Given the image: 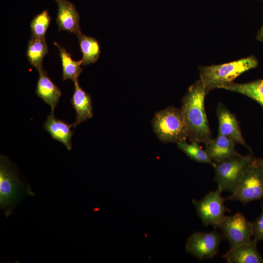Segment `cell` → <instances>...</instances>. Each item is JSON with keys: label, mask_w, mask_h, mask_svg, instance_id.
Listing matches in <instances>:
<instances>
[{"label": "cell", "mask_w": 263, "mask_h": 263, "mask_svg": "<svg viewBox=\"0 0 263 263\" xmlns=\"http://www.w3.org/2000/svg\"><path fill=\"white\" fill-rule=\"evenodd\" d=\"M50 22L51 17L46 10L35 16L30 23L31 37L45 38V34Z\"/></svg>", "instance_id": "22"}, {"label": "cell", "mask_w": 263, "mask_h": 263, "mask_svg": "<svg viewBox=\"0 0 263 263\" xmlns=\"http://www.w3.org/2000/svg\"><path fill=\"white\" fill-rule=\"evenodd\" d=\"M39 76L37 83L36 93L46 104L51 108L54 113L61 95L59 88L52 81L47 72L42 67L38 71Z\"/></svg>", "instance_id": "15"}, {"label": "cell", "mask_w": 263, "mask_h": 263, "mask_svg": "<svg viewBox=\"0 0 263 263\" xmlns=\"http://www.w3.org/2000/svg\"><path fill=\"white\" fill-rule=\"evenodd\" d=\"M222 191L218 187L216 190L209 191L201 199L192 200L196 212L204 225L218 227L225 213L230 211L225 206L226 198L222 197Z\"/></svg>", "instance_id": "7"}, {"label": "cell", "mask_w": 263, "mask_h": 263, "mask_svg": "<svg viewBox=\"0 0 263 263\" xmlns=\"http://www.w3.org/2000/svg\"><path fill=\"white\" fill-rule=\"evenodd\" d=\"M216 113L219 122L218 134H222L246 148L253 154L251 149L245 141L235 116L222 103H219Z\"/></svg>", "instance_id": "10"}, {"label": "cell", "mask_w": 263, "mask_h": 263, "mask_svg": "<svg viewBox=\"0 0 263 263\" xmlns=\"http://www.w3.org/2000/svg\"><path fill=\"white\" fill-rule=\"evenodd\" d=\"M255 158L226 199L246 204L263 198V173L255 163Z\"/></svg>", "instance_id": "6"}, {"label": "cell", "mask_w": 263, "mask_h": 263, "mask_svg": "<svg viewBox=\"0 0 263 263\" xmlns=\"http://www.w3.org/2000/svg\"><path fill=\"white\" fill-rule=\"evenodd\" d=\"M219 89L244 94L258 103L263 108V79L242 84L231 82L222 85Z\"/></svg>", "instance_id": "17"}, {"label": "cell", "mask_w": 263, "mask_h": 263, "mask_svg": "<svg viewBox=\"0 0 263 263\" xmlns=\"http://www.w3.org/2000/svg\"><path fill=\"white\" fill-rule=\"evenodd\" d=\"M207 94L204 85L199 79L189 87L183 98L181 109L190 142L205 144L213 138L205 109Z\"/></svg>", "instance_id": "1"}, {"label": "cell", "mask_w": 263, "mask_h": 263, "mask_svg": "<svg viewBox=\"0 0 263 263\" xmlns=\"http://www.w3.org/2000/svg\"><path fill=\"white\" fill-rule=\"evenodd\" d=\"M199 144L195 141H191L189 144L186 140L177 143L178 148L190 159L198 163L209 164L214 168L216 163L211 160L206 151L202 149Z\"/></svg>", "instance_id": "21"}, {"label": "cell", "mask_w": 263, "mask_h": 263, "mask_svg": "<svg viewBox=\"0 0 263 263\" xmlns=\"http://www.w3.org/2000/svg\"><path fill=\"white\" fill-rule=\"evenodd\" d=\"M258 60L254 56L222 64L200 67V79L207 94L211 90L233 82L244 72L256 68Z\"/></svg>", "instance_id": "3"}, {"label": "cell", "mask_w": 263, "mask_h": 263, "mask_svg": "<svg viewBox=\"0 0 263 263\" xmlns=\"http://www.w3.org/2000/svg\"><path fill=\"white\" fill-rule=\"evenodd\" d=\"M222 237L216 230L194 232L187 241L186 251L200 260L213 258L219 252Z\"/></svg>", "instance_id": "9"}, {"label": "cell", "mask_w": 263, "mask_h": 263, "mask_svg": "<svg viewBox=\"0 0 263 263\" xmlns=\"http://www.w3.org/2000/svg\"><path fill=\"white\" fill-rule=\"evenodd\" d=\"M255 162L258 167L259 168L262 173H263V158H255Z\"/></svg>", "instance_id": "24"}, {"label": "cell", "mask_w": 263, "mask_h": 263, "mask_svg": "<svg viewBox=\"0 0 263 263\" xmlns=\"http://www.w3.org/2000/svg\"><path fill=\"white\" fill-rule=\"evenodd\" d=\"M205 150L215 163H220L238 153L235 150V143L231 139L220 134L205 143Z\"/></svg>", "instance_id": "13"}, {"label": "cell", "mask_w": 263, "mask_h": 263, "mask_svg": "<svg viewBox=\"0 0 263 263\" xmlns=\"http://www.w3.org/2000/svg\"><path fill=\"white\" fill-rule=\"evenodd\" d=\"M57 5L56 18L59 31L75 34L81 33L79 25L80 16L75 6L68 0H55Z\"/></svg>", "instance_id": "11"}, {"label": "cell", "mask_w": 263, "mask_h": 263, "mask_svg": "<svg viewBox=\"0 0 263 263\" xmlns=\"http://www.w3.org/2000/svg\"><path fill=\"white\" fill-rule=\"evenodd\" d=\"M256 38L258 40L263 42V24L260 30L258 32Z\"/></svg>", "instance_id": "25"}, {"label": "cell", "mask_w": 263, "mask_h": 263, "mask_svg": "<svg viewBox=\"0 0 263 263\" xmlns=\"http://www.w3.org/2000/svg\"><path fill=\"white\" fill-rule=\"evenodd\" d=\"M154 132L164 143H177L188 138L187 124L181 109L168 107L155 114L152 121Z\"/></svg>", "instance_id": "4"}, {"label": "cell", "mask_w": 263, "mask_h": 263, "mask_svg": "<svg viewBox=\"0 0 263 263\" xmlns=\"http://www.w3.org/2000/svg\"><path fill=\"white\" fill-rule=\"evenodd\" d=\"M80 50L82 54V65H89L96 62L100 54L98 41L91 37L81 33L77 36Z\"/></svg>", "instance_id": "20"}, {"label": "cell", "mask_w": 263, "mask_h": 263, "mask_svg": "<svg viewBox=\"0 0 263 263\" xmlns=\"http://www.w3.org/2000/svg\"><path fill=\"white\" fill-rule=\"evenodd\" d=\"M255 157L252 154L239 153L220 163L214 167V181L222 190L232 192Z\"/></svg>", "instance_id": "5"}, {"label": "cell", "mask_w": 263, "mask_h": 263, "mask_svg": "<svg viewBox=\"0 0 263 263\" xmlns=\"http://www.w3.org/2000/svg\"><path fill=\"white\" fill-rule=\"evenodd\" d=\"M74 124H69L55 117L54 113L49 114L43 124L44 129L51 137L62 143L66 148L71 150L72 148V138L74 132L71 130Z\"/></svg>", "instance_id": "16"}, {"label": "cell", "mask_w": 263, "mask_h": 263, "mask_svg": "<svg viewBox=\"0 0 263 263\" xmlns=\"http://www.w3.org/2000/svg\"><path fill=\"white\" fill-rule=\"evenodd\" d=\"M257 243L253 239L250 242L230 247L223 257L228 263H263Z\"/></svg>", "instance_id": "14"}, {"label": "cell", "mask_w": 263, "mask_h": 263, "mask_svg": "<svg viewBox=\"0 0 263 263\" xmlns=\"http://www.w3.org/2000/svg\"><path fill=\"white\" fill-rule=\"evenodd\" d=\"M262 210L260 215L252 223L253 238L258 243L263 241V203L261 205Z\"/></svg>", "instance_id": "23"}, {"label": "cell", "mask_w": 263, "mask_h": 263, "mask_svg": "<svg viewBox=\"0 0 263 263\" xmlns=\"http://www.w3.org/2000/svg\"><path fill=\"white\" fill-rule=\"evenodd\" d=\"M74 83V90L71 103L76 113L75 120L73 123L75 128L77 125L92 118L93 113L91 96L81 88L78 80Z\"/></svg>", "instance_id": "12"}, {"label": "cell", "mask_w": 263, "mask_h": 263, "mask_svg": "<svg viewBox=\"0 0 263 263\" xmlns=\"http://www.w3.org/2000/svg\"><path fill=\"white\" fill-rule=\"evenodd\" d=\"M48 53L45 38L31 37L26 50V56L30 64L38 71L42 67L43 59Z\"/></svg>", "instance_id": "19"}, {"label": "cell", "mask_w": 263, "mask_h": 263, "mask_svg": "<svg viewBox=\"0 0 263 263\" xmlns=\"http://www.w3.org/2000/svg\"><path fill=\"white\" fill-rule=\"evenodd\" d=\"M29 185L19 178L8 158H0V205L6 217L10 215L15 207L25 197L33 196Z\"/></svg>", "instance_id": "2"}, {"label": "cell", "mask_w": 263, "mask_h": 263, "mask_svg": "<svg viewBox=\"0 0 263 263\" xmlns=\"http://www.w3.org/2000/svg\"><path fill=\"white\" fill-rule=\"evenodd\" d=\"M223 237L234 247L252 241L253 224L242 213L237 212L231 216H225L219 224Z\"/></svg>", "instance_id": "8"}, {"label": "cell", "mask_w": 263, "mask_h": 263, "mask_svg": "<svg viewBox=\"0 0 263 263\" xmlns=\"http://www.w3.org/2000/svg\"><path fill=\"white\" fill-rule=\"evenodd\" d=\"M54 43L59 51L62 68V80L71 79L75 81L78 80V76L82 71L81 67L82 60H74L71 57V55L65 48L56 42H54Z\"/></svg>", "instance_id": "18"}]
</instances>
